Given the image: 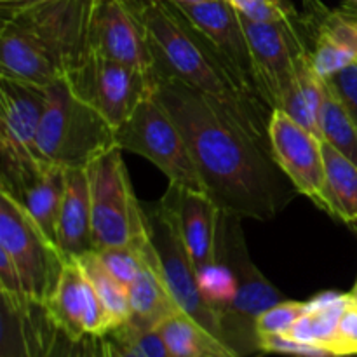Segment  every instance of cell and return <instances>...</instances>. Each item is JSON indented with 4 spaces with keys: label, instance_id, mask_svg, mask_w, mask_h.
Wrapping results in <instances>:
<instances>
[{
    "label": "cell",
    "instance_id": "cell-26",
    "mask_svg": "<svg viewBox=\"0 0 357 357\" xmlns=\"http://www.w3.org/2000/svg\"><path fill=\"white\" fill-rule=\"evenodd\" d=\"M42 357H108L107 337L73 338L52 321Z\"/></svg>",
    "mask_w": 357,
    "mask_h": 357
},
{
    "label": "cell",
    "instance_id": "cell-19",
    "mask_svg": "<svg viewBox=\"0 0 357 357\" xmlns=\"http://www.w3.org/2000/svg\"><path fill=\"white\" fill-rule=\"evenodd\" d=\"M178 215L181 236L197 272L218 261V232L222 209L208 194L169 183L167 188Z\"/></svg>",
    "mask_w": 357,
    "mask_h": 357
},
{
    "label": "cell",
    "instance_id": "cell-29",
    "mask_svg": "<svg viewBox=\"0 0 357 357\" xmlns=\"http://www.w3.org/2000/svg\"><path fill=\"white\" fill-rule=\"evenodd\" d=\"M307 302H291L282 300L275 303L268 310H265L257 321L258 337H275V335H286L293 328V324L305 314Z\"/></svg>",
    "mask_w": 357,
    "mask_h": 357
},
{
    "label": "cell",
    "instance_id": "cell-33",
    "mask_svg": "<svg viewBox=\"0 0 357 357\" xmlns=\"http://www.w3.org/2000/svg\"><path fill=\"white\" fill-rule=\"evenodd\" d=\"M324 80L357 126V61Z\"/></svg>",
    "mask_w": 357,
    "mask_h": 357
},
{
    "label": "cell",
    "instance_id": "cell-8",
    "mask_svg": "<svg viewBox=\"0 0 357 357\" xmlns=\"http://www.w3.org/2000/svg\"><path fill=\"white\" fill-rule=\"evenodd\" d=\"M115 138L122 150L155 164L169 178V183L208 194L180 128L153 93L138 105L121 128L115 129Z\"/></svg>",
    "mask_w": 357,
    "mask_h": 357
},
{
    "label": "cell",
    "instance_id": "cell-36",
    "mask_svg": "<svg viewBox=\"0 0 357 357\" xmlns=\"http://www.w3.org/2000/svg\"><path fill=\"white\" fill-rule=\"evenodd\" d=\"M38 2H45V0H0V13H10V10L33 6V3Z\"/></svg>",
    "mask_w": 357,
    "mask_h": 357
},
{
    "label": "cell",
    "instance_id": "cell-14",
    "mask_svg": "<svg viewBox=\"0 0 357 357\" xmlns=\"http://www.w3.org/2000/svg\"><path fill=\"white\" fill-rule=\"evenodd\" d=\"M268 136L272 155L298 194L312 199L323 209V138L300 126L282 110H274L272 114Z\"/></svg>",
    "mask_w": 357,
    "mask_h": 357
},
{
    "label": "cell",
    "instance_id": "cell-28",
    "mask_svg": "<svg viewBox=\"0 0 357 357\" xmlns=\"http://www.w3.org/2000/svg\"><path fill=\"white\" fill-rule=\"evenodd\" d=\"M149 246L150 239L142 246L105 248V250L96 251V253L105 264V267L110 271V274L128 288L142 272L143 264H145V251Z\"/></svg>",
    "mask_w": 357,
    "mask_h": 357
},
{
    "label": "cell",
    "instance_id": "cell-21",
    "mask_svg": "<svg viewBox=\"0 0 357 357\" xmlns=\"http://www.w3.org/2000/svg\"><path fill=\"white\" fill-rule=\"evenodd\" d=\"M129 305H131V323L138 326L157 328L167 317L180 312V307L174 302L169 288L160 272L153 244L145 251V264L138 278L128 286Z\"/></svg>",
    "mask_w": 357,
    "mask_h": 357
},
{
    "label": "cell",
    "instance_id": "cell-20",
    "mask_svg": "<svg viewBox=\"0 0 357 357\" xmlns=\"http://www.w3.org/2000/svg\"><path fill=\"white\" fill-rule=\"evenodd\" d=\"M58 248L66 260L94 251L91 188L86 167L66 169L58 216Z\"/></svg>",
    "mask_w": 357,
    "mask_h": 357
},
{
    "label": "cell",
    "instance_id": "cell-11",
    "mask_svg": "<svg viewBox=\"0 0 357 357\" xmlns=\"http://www.w3.org/2000/svg\"><path fill=\"white\" fill-rule=\"evenodd\" d=\"M66 169L28 153L0 150V190L7 192L58 246Z\"/></svg>",
    "mask_w": 357,
    "mask_h": 357
},
{
    "label": "cell",
    "instance_id": "cell-34",
    "mask_svg": "<svg viewBox=\"0 0 357 357\" xmlns=\"http://www.w3.org/2000/svg\"><path fill=\"white\" fill-rule=\"evenodd\" d=\"M260 349L261 352H279V354H291L298 357H333L326 349L317 347V345L300 344V342L282 337V335L260 338Z\"/></svg>",
    "mask_w": 357,
    "mask_h": 357
},
{
    "label": "cell",
    "instance_id": "cell-6",
    "mask_svg": "<svg viewBox=\"0 0 357 357\" xmlns=\"http://www.w3.org/2000/svg\"><path fill=\"white\" fill-rule=\"evenodd\" d=\"M96 0H45L2 14L17 28L44 58L49 59L61 79L89 54L91 21Z\"/></svg>",
    "mask_w": 357,
    "mask_h": 357
},
{
    "label": "cell",
    "instance_id": "cell-10",
    "mask_svg": "<svg viewBox=\"0 0 357 357\" xmlns=\"http://www.w3.org/2000/svg\"><path fill=\"white\" fill-rule=\"evenodd\" d=\"M65 80L75 96L103 115L115 129L121 128L138 105L153 93L152 73L105 58L94 51Z\"/></svg>",
    "mask_w": 357,
    "mask_h": 357
},
{
    "label": "cell",
    "instance_id": "cell-9",
    "mask_svg": "<svg viewBox=\"0 0 357 357\" xmlns=\"http://www.w3.org/2000/svg\"><path fill=\"white\" fill-rule=\"evenodd\" d=\"M0 250L16 265L24 296L47 303L68 260L37 222L3 190H0Z\"/></svg>",
    "mask_w": 357,
    "mask_h": 357
},
{
    "label": "cell",
    "instance_id": "cell-15",
    "mask_svg": "<svg viewBox=\"0 0 357 357\" xmlns=\"http://www.w3.org/2000/svg\"><path fill=\"white\" fill-rule=\"evenodd\" d=\"M176 6L190 20V23L208 37L229 72L232 73L237 86L246 93L260 98L257 79H255L253 56H251L239 13L225 0H211L206 3H195V6H188V3H176Z\"/></svg>",
    "mask_w": 357,
    "mask_h": 357
},
{
    "label": "cell",
    "instance_id": "cell-30",
    "mask_svg": "<svg viewBox=\"0 0 357 357\" xmlns=\"http://www.w3.org/2000/svg\"><path fill=\"white\" fill-rule=\"evenodd\" d=\"M241 16L258 23H281L298 16L288 0H225Z\"/></svg>",
    "mask_w": 357,
    "mask_h": 357
},
{
    "label": "cell",
    "instance_id": "cell-23",
    "mask_svg": "<svg viewBox=\"0 0 357 357\" xmlns=\"http://www.w3.org/2000/svg\"><path fill=\"white\" fill-rule=\"evenodd\" d=\"M157 330L174 357H241L181 310L162 321Z\"/></svg>",
    "mask_w": 357,
    "mask_h": 357
},
{
    "label": "cell",
    "instance_id": "cell-31",
    "mask_svg": "<svg viewBox=\"0 0 357 357\" xmlns=\"http://www.w3.org/2000/svg\"><path fill=\"white\" fill-rule=\"evenodd\" d=\"M142 357H174L157 328L138 326L128 321L117 328Z\"/></svg>",
    "mask_w": 357,
    "mask_h": 357
},
{
    "label": "cell",
    "instance_id": "cell-25",
    "mask_svg": "<svg viewBox=\"0 0 357 357\" xmlns=\"http://www.w3.org/2000/svg\"><path fill=\"white\" fill-rule=\"evenodd\" d=\"M321 138L357 166V126L326 84L319 110Z\"/></svg>",
    "mask_w": 357,
    "mask_h": 357
},
{
    "label": "cell",
    "instance_id": "cell-27",
    "mask_svg": "<svg viewBox=\"0 0 357 357\" xmlns=\"http://www.w3.org/2000/svg\"><path fill=\"white\" fill-rule=\"evenodd\" d=\"M199 274V288L206 302L218 314L230 305L236 298L237 281L234 272L223 261H216L215 265L202 268Z\"/></svg>",
    "mask_w": 357,
    "mask_h": 357
},
{
    "label": "cell",
    "instance_id": "cell-40",
    "mask_svg": "<svg viewBox=\"0 0 357 357\" xmlns=\"http://www.w3.org/2000/svg\"><path fill=\"white\" fill-rule=\"evenodd\" d=\"M344 7V6H342ZM344 9H347V10H352V13H356L357 14V7H344Z\"/></svg>",
    "mask_w": 357,
    "mask_h": 357
},
{
    "label": "cell",
    "instance_id": "cell-3",
    "mask_svg": "<svg viewBox=\"0 0 357 357\" xmlns=\"http://www.w3.org/2000/svg\"><path fill=\"white\" fill-rule=\"evenodd\" d=\"M47 105L37 135V153L63 169L87 167L117 145L115 128L75 96L65 79L45 87Z\"/></svg>",
    "mask_w": 357,
    "mask_h": 357
},
{
    "label": "cell",
    "instance_id": "cell-13",
    "mask_svg": "<svg viewBox=\"0 0 357 357\" xmlns=\"http://www.w3.org/2000/svg\"><path fill=\"white\" fill-rule=\"evenodd\" d=\"M298 24L314 70L323 79L357 61V14L330 9L319 0H303Z\"/></svg>",
    "mask_w": 357,
    "mask_h": 357
},
{
    "label": "cell",
    "instance_id": "cell-2",
    "mask_svg": "<svg viewBox=\"0 0 357 357\" xmlns=\"http://www.w3.org/2000/svg\"><path fill=\"white\" fill-rule=\"evenodd\" d=\"M146 31L153 68L201 91L218 112L272 153L268 126L274 112L241 89L204 33L171 0H128Z\"/></svg>",
    "mask_w": 357,
    "mask_h": 357
},
{
    "label": "cell",
    "instance_id": "cell-4",
    "mask_svg": "<svg viewBox=\"0 0 357 357\" xmlns=\"http://www.w3.org/2000/svg\"><path fill=\"white\" fill-rule=\"evenodd\" d=\"M241 216L222 211L218 232V260L223 261L237 281L234 302L220 314L223 340L241 357L261 351L257 321L265 310L282 302V295L258 271L248 251Z\"/></svg>",
    "mask_w": 357,
    "mask_h": 357
},
{
    "label": "cell",
    "instance_id": "cell-1",
    "mask_svg": "<svg viewBox=\"0 0 357 357\" xmlns=\"http://www.w3.org/2000/svg\"><path fill=\"white\" fill-rule=\"evenodd\" d=\"M153 96L180 128L206 192L222 211L275 218L298 190L271 152L218 112L208 96L152 68Z\"/></svg>",
    "mask_w": 357,
    "mask_h": 357
},
{
    "label": "cell",
    "instance_id": "cell-17",
    "mask_svg": "<svg viewBox=\"0 0 357 357\" xmlns=\"http://www.w3.org/2000/svg\"><path fill=\"white\" fill-rule=\"evenodd\" d=\"M44 305L51 319L73 338L107 337L115 328L77 260L66 261L54 293Z\"/></svg>",
    "mask_w": 357,
    "mask_h": 357
},
{
    "label": "cell",
    "instance_id": "cell-37",
    "mask_svg": "<svg viewBox=\"0 0 357 357\" xmlns=\"http://www.w3.org/2000/svg\"><path fill=\"white\" fill-rule=\"evenodd\" d=\"M174 3H188V6H195V3H206L211 2V0H171Z\"/></svg>",
    "mask_w": 357,
    "mask_h": 357
},
{
    "label": "cell",
    "instance_id": "cell-12",
    "mask_svg": "<svg viewBox=\"0 0 357 357\" xmlns=\"http://www.w3.org/2000/svg\"><path fill=\"white\" fill-rule=\"evenodd\" d=\"M241 23L253 56L258 94L272 112L279 110L296 79L295 54L303 40L298 16L281 23H258L241 16Z\"/></svg>",
    "mask_w": 357,
    "mask_h": 357
},
{
    "label": "cell",
    "instance_id": "cell-39",
    "mask_svg": "<svg viewBox=\"0 0 357 357\" xmlns=\"http://www.w3.org/2000/svg\"><path fill=\"white\" fill-rule=\"evenodd\" d=\"M351 296H352V300H354V302L357 303V281H356L354 288H352V291H351Z\"/></svg>",
    "mask_w": 357,
    "mask_h": 357
},
{
    "label": "cell",
    "instance_id": "cell-38",
    "mask_svg": "<svg viewBox=\"0 0 357 357\" xmlns=\"http://www.w3.org/2000/svg\"><path fill=\"white\" fill-rule=\"evenodd\" d=\"M344 7H357V0H344Z\"/></svg>",
    "mask_w": 357,
    "mask_h": 357
},
{
    "label": "cell",
    "instance_id": "cell-18",
    "mask_svg": "<svg viewBox=\"0 0 357 357\" xmlns=\"http://www.w3.org/2000/svg\"><path fill=\"white\" fill-rule=\"evenodd\" d=\"M45 105V87L0 75V150L38 157L37 135Z\"/></svg>",
    "mask_w": 357,
    "mask_h": 357
},
{
    "label": "cell",
    "instance_id": "cell-16",
    "mask_svg": "<svg viewBox=\"0 0 357 357\" xmlns=\"http://www.w3.org/2000/svg\"><path fill=\"white\" fill-rule=\"evenodd\" d=\"M91 49L105 58L152 73L153 56L146 31L128 0H96L91 21Z\"/></svg>",
    "mask_w": 357,
    "mask_h": 357
},
{
    "label": "cell",
    "instance_id": "cell-7",
    "mask_svg": "<svg viewBox=\"0 0 357 357\" xmlns=\"http://www.w3.org/2000/svg\"><path fill=\"white\" fill-rule=\"evenodd\" d=\"M149 222L150 241L159 258L160 272L181 312L223 340L220 314L209 305L199 288V274L181 236L176 209L169 194L152 206H143ZM225 342V340H223Z\"/></svg>",
    "mask_w": 357,
    "mask_h": 357
},
{
    "label": "cell",
    "instance_id": "cell-5",
    "mask_svg": "<svg viewBox=\"0 0 357 357\" xmlns=\"http://www.w3.org/2000/svg\"><path fill=\"white\" fill-rule=\"evenodd\" d=\"M122 152L121 146H114L86 167L91 188L94 251L142 246L150 239L145 208L132 190Z\"/></svg>",
    "mask_w": 357,
    "mask_h": 357
},
{
    "label": "cell",
    "instance_id": "cell-22",
    "mask_svg": "<svg viewBox=\"0 0 357 357\" xmlns=\"http://www.w3.org/2000/svg\"><path fill=\"white\" fill-rule=\"evenodd\" d=\"M323 209L342 222L357 227V166L323 139Z\"/></svg>",
    "mask_w": 357,
    "mask_h": 357
},
{
    "label": "cell",
    "instance_id": "cell-35",
    "mask_svg": "<svg viewBox=\"0 0 357 357\" xmlns=\"http://www.w3.org/2000/svg\"><path fill=\"white\" fill-rule=\"evenodd\" d=\"M0 293L16 298H26L20 272L3 250H0Z\"/></svg>",
    "mask_w": 357,
    "mask_h": 357
},
{
    "label": "cell",
    "instance_id": "cell-32",
    "mask_svg": "<svg viewBox=\"0 0 357 357\" xmlns=\"http://www.w3.org/2000/svg\"><path fill=\"white\" fill-rule=\"evenodd\" d=\"M328 351L333 357H345L357 354V303L352 300L345 307L344 314L338 323L337 333L331 344L328 345Z\"/></svg>",
    "mask_w": 357,
    "mask_h": 357
},
{
    "label": "cell",
    "instance_id": "cell-41",
    "mask_svg": "<svg viewBox=\"0 0 357 357\" xmlns=\"http://www.w3.org/2000/svg\"><path fill=\"white\" fill-rule=\"evenodd\" d=\"M108 345V344H107ZM108 357H110V352H108Z\"/></svg>",
    "mask_w": 357,
    "mask_h": 357
},
{
    "label": "cell",
    "instance_id": "cell-24",
    "mask_svg": "<svg viewBox=\"0 0 357 357\" xmlns=\"http://www.w3.org/2000/svg\"><path fill=\"white\" fill-rule=\"evenodd\" d=\"M77 261H79L84 274L87 275V279L93 284L96 295L100 296L101 303H103L105 310L110 316L114 326L119 328L128 323L131 319V305H129L128 288L124 284H121L110 274V271L105 267V264L98 257L96 251L86 253L84 257L77 258Z\"/></svg>",
    "mask_w": 357,
    "mask_h": 357
}]
</instances>
